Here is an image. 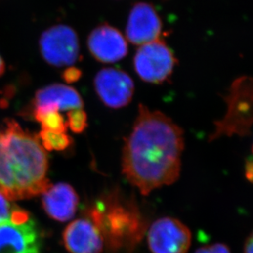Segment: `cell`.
Returning a JSON list of instances; mask_svg holds the SVG:
<instances>
[{"instance_id":"cell-1","label":"cell","mask_w":253,"mask_h":253,"mask_svg":"<svg viewBox=\"0 0 253 253\" xmlns=\"http://www.w3.org/2000/svg\"><path fill=\"white\" fill-rule=\"evenodd\" d=\"M184 130L167 115L139 104L122 150V173L144 196L170 185L181 171Z\"/></svg>"},{"instance_id":"cell-2","label":"cell","mask_w":253,"mask_h":253,"mask_svg":"<svg viewBox=\"0 0 253 253\" xmlns=\"http://www.w3.org/2000/svg\"><path fill=\"white\" fill-rule=\"evenodd\" d=\"M48 169V155L37 135L6 120L0 126V192L11 201L43 194L52 185Z\"/></svg>"},{"instance_id":"cell-3","label":"cell","mask_w":253,"mask_h":253,"mask_svg":"<svg viewBox=\"0 0 253 253\" xmlns=\"http://www.w3.org/2000/svg\"><path fill=\"white\" fill-rule=\"evenodd\" d=\"M86 218L98 227L104 244L112 251L131 249L143 235V223L136 206L108 196L87 211Z\"/></svg>"},{"instance_id":"cell-4","label":"cell","mask_w":253,"mask_h":253,"mask_svg":"<svg viewBox=\"0 0 253 253\" xmlns=\"http://www.w3.org/2000/svg\"><path fill=\"white\" fill-rule=\"evenodd\" d=\"M253 93V79L250 77H239L232 83L225 98L226 114L215 122V129L209 136V142L223 136L245 137L251 134Z\"/></svg>"},{"instance_id":"cell-5","label":"cell","mask_w":253,"mask_h":253,"mask_svg":"<svg viewBox=\"0 0 253 253\" xmlns=\"http://www.w3.org/2000/svg\"><path fill=\"white\" fill-rule=\"evenodd\" d=\"M41 231L27 211L18 208L0 224V253H41Z\"/></svg>"},{"instance_id":"cell-6","label":"cell","mask_w":253,"mask_h":253,"mask_svg":"<svg viewBox=\"0 0 253 253\" xmlns=\"http://www.w3.org/2000/svg\"><path fill=\"white\" fill-rule=\"evenodd\" d=\"M177 59L165 41L158 39L140 45L134 57V67L143 82L162 84L171 77Z\"/></svg>"},{"instance_id":"cell-7","label":"cell","mask_w":253,"mask_h":253,"mask_svg":"<svg viewBox=\"0 0 253 253\" xmlns=\"http://www.w3.org/2000/svg\"><path fill=\"white\" fill-rule=\"evenodd\" d=\"M39 44L43 59L53 67H70L79 59V38L66 25L53 26L43 31Z\"/></svg>"},{"instance_id":"cell-8","label":"cell","mask_w":253,"mask_h":253,"mask_svg":"<svg viewBox=\"0 0 253 253\" xmlns=\"http://www.w3.org/2000/svg\"><path fill=\"white\" fill-rule=\"evenodd\" d=\"M191 243L190 229L176 218H159L148 230V248L152 253H187Z\"/></svg>"},{"instance_id":"cell-9","label":"cell","mask_w":253,"mask_h":253,"mask_svg":"<svg viewBox=\"0 0 253 253\" xmlns=\"http://www.w3.org/2000/svg\"><path fill=\"white\" fill-rule=\"evenodd\" d=\"M94 88L102 103L108 108L119 109L131 102L134 83L122 70L107 67L100 70L94 78Z\"/></svg>"},{"instance_id":"cell-10","label":"cell","mask_w":253,"mask_h":253,"mask_svg":"<svg viewBox=\"0 0 253 253\" xmlns=\"http://www.w3.org/2000/svg\"><path fill=\"white\" fill-rule=\"evenodd\" d=\"M163 22L155 7L148 2H137L129 12L126 36L130 43L135 45L161 39Z\"/></svg>"},{"instance_id":"cell-11","label":"cell","mask_w":253,"mask_h":253,"mask_svg":"<svg viewBox=\"0 0 253 253\" xmlns=\"http://www.w3.org/2000/svg\"><path fill=\"white\" fill-rule=\"evenodd\" d=\"M88 50L97 61L114 63L128 53V43L119 30L109 24H102L91 31L87 41Z\"/></svg>"},{"instance_id":"cell-12","label":"cell","mask_w":253,"mask_h":253,"mask_svg":"<svg viewBox=\"0 0 253 253\" xmlns=\"http://www.w3.org/2000/svg\"><path fill=\"white\" fill-rule=\"evenodd\" d=\"M63 242L71 253H101L104 240L100 230L88 218H81L67 225Z\"/></svg>"},{"instance_id":"cell-13","label":"cell","mask_w":253,"mask_h":253,"mask_svg":"<svg viewBox=\"0 0 253 253\" xmlns=\"http://www.w3.org/2000/svg\"><path fill=\"white\" fill-rule=\"evenodd\" d=\"M43 209L53 220L66 222L74 217L77 212L79 197L70 184L59 183L51 185L43 193Z\"/></svg>"},{"instance_id":"cell-14","label":"cell","mask_w":253,"mask_h":253,"mask_svg":"<svg viewBox=\"0 0 253 253\" xmlns=\"http://www.w3.org/2000/svg\"><path fill=\"white\" fill-rule=\"evenodd\" d=\"M52 106L58 110L70 111L84 107V101L77 89L62 84H53L39 89L32 101V108Z\"/></svg>"},{"instance_id":"cell-15","label":"cell","mask_w":253,"mask_h":253,"mask_svg":"<svg viewBox=\"0 0 253 253\" xmlns=\"http://www.w3.org/2000/svg\"><path fill=\"white\" fill-rule=\"evenodd\" d=\"M31 117L40 122L43 130L54 133H66L67 130V120L60 114L58 108L52 106L37 107L31 112Z\"/></svg>"},{"instance_id":"cell-16","label":"cell","mask_w":253,"mask_h":253,"mask_svg":"<svg viewBox=\"0 0 253 253\" xmlns=\"http://www.w3.org/2000/svg\"><path fill=\"white\" fill-rule=\"evenodd\" d=\"M37 137L42 147L48 151L66 150L72 143V138L66 133H54L42 129Z\"/></svg>"},{"instance_id":"cell-17","label":"cell","mask_w":253,"mask_h":253,"mask_svg":"<svg viewBox=\"0 0 253 253\" xmlns=\"http://www.w3.org/2000/svg\"><path fill=\"white\" fill-rule=\"evenodd\" d=\"M67 126L75 134H82L88 127V116L82 108L68 111Z\"/></svg>"},{"instance_id":"cell-18","label":"cell","mask_w":253,"mask_h":253,"mask_svg":"<svg viewBox=\"0 0 253 253\" xmlns=\"http://www.w3.org/2000/svg\"><path fill=\"white\" fill-rule=\"evenodd\" d=\"M18 208V206L12 203L0 192V224L11 219L12 214Z\"/></svg>"},{"instance_id":"cell-19","label":"cell","mask_w":253,"mask_h":253,"mask_svg":"<svg viewBox=\"0 0 253 253\" xmlns=\"http://www.w3.org/2000/svg\"><path fill=\"white\" fill-rule=\"evenodd\" d=\"M62 77L67 84H73L82 78V71L78 67L70 66L62 72Z\"/></svg>"},{"instance_id":"cell-20","label":"cell","mask_w":253,"mask_h":253,"mask_svg":"<svg viewBox=\"0 0 253 253\" xmlns=\"http://www.w3.org/2000/svg\"><path fill=\"white\" fill-rule=\"evenodd\" d=\"M194 253H231V252L226 244L216 243L201 247Z\"/></svg>"},{"instance_id":"cell-21","label":"cell","mask_w":253,"mask_h":253,"mask_svg":"<svg viewBox=\"0 0 253 253\" xmlns=\"http://www.w3.org/2000/svg\"><path fill=\"white\" fill-rule=\"evenodd\" d=\"M244 173H245V177L249 180V183H253V159L251 158L247 160L245 163V168H244Z\"/></svg>"},{"instance_id":"cell-22","label":"cell","mask_w":253,"mask_h":253,"mask_svg":"<svg viewBox=\"0 0 253 253\" xmlns=\"http://www.w3.org/2000/svg\"><path fill=\"white\" fill-rule=\"evenodd\" d=\"M253 233L247 237L244 244V253H253Z\"/></svg>"},{"instance_id":"cell-23","label":"cell","mask_w":253,"mask_h":253,"mask_svg":"<svg viewBox=\"0 0 253 253\" xmlns=\"http://www.w3.org/2000/svg\"><path fill=\"white\" fill-rule=\"evenodd\" d=\"M5 62L2 59V57L0 56V77H2L3 73L5 72Z\"/></svg>"}]
</instances>
